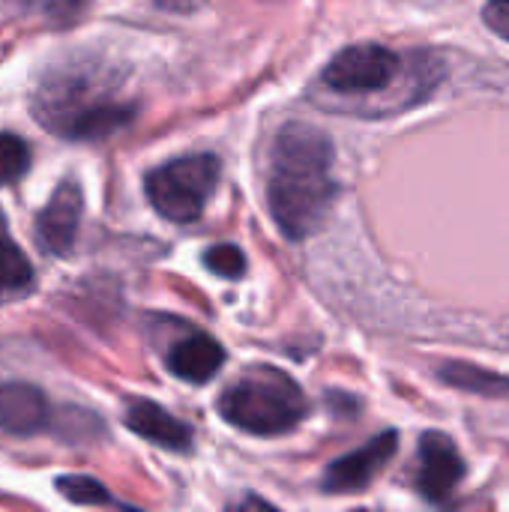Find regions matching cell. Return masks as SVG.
Returning <instances> with one entry per match:
<instances>
[{
  "label": "cell",
  "instance_id": "obj_18",
  "mask_svg": "<svg viewBox=\"0 0 509 512\" xmlns=\"http://www.w3.org/2000/svg\"><path fill=\"white\" fill-rule=\"evenodd\" d=\"M153 3L168 12H192L198 6V0H153Z\"/></svg>",
  "mask_w": 509,
  "mask_h": 512
},
{
  "label": "cell",
  "instance_id": "obj_2",
  "mask_svg": "<svg viewBox=\"0 0 509 512\" xmlns=\"http://www.w3.org/2000/svg\"><path fill=\"white\" fill-rule=\"evenodd\" d=\"M333 141L309 123H288L279 129L270 153L267 207L288 240L312 237L336 198Z\"/></svg>",
  "mask_w": 509,
  "mask_h": 512
},
{
  "label": "cell",
  "instance_id": "obj_13",
  "mask_svg": "<svg viewBox=\"0 0 509 512\" xmlns=\"http://www.w3.org/2000/svg\"><path fill=\"white\" fill-rule=\"evenodd\" d=\"M441 381H447L450 387L468 390V393H480V396H509V378L492 375L480 366H462V363H447L441 366Z\"/></svg>",
  "mask_w": 509,
  "mask_h": 512
},
{
  "label": "cell",
  "instance_id": "obj_19",
  "mask_svg": "<svg viewBox=\"0 0 509 512\" xmlns=\"http://www.w3.org/2000/svg\"><path fill=\"white\" fill-rule=\"evenodd\" d=\"M78 3L81 0H51V9H63V12H78Z\"/></svg>",
  "mask_w": 509,
  "mask_h": 512
},
{
  "label": "cell",
  "instance_id": "obj_8",
  "mask_svg": "<svg viewBox=\"0 0 509 512\" xmlns=\"http://www.w3.org/2000/svg\"><path fill=\"white\" fill-rule=\"evenodd\" d=\"M81 225V189L72 180H63L48 198L45 210L36 216V240L51 255H69Z\"/></svg>",
  "mask_w": 509,
  "mask_h": 512
},
{
  "label": "cell",
  "instance_id": "obj_3",
  "mask_svg": "<svg viewBox=\"0 0 509 512\" xmlns=\"http://www.w3.org/2000/svg\"><path fill=\"white\" fill-rule=\"evenodd\" d=\"M444 69L426 54L405 57L378 42L342 48L321 72L324 90L357 105L360 114H393L420 105L438 87Z\"/></svg>",
  "mask_w": 509,
  "mask_h": 512
},
{
  "label": "cell",
  "instance_id": "obj_15",
  "mask_svg": "<svg viewBox=\"0 0 509 512\" xmlns=\"http://www.w3.org/2000/svg\"><path fill=\"white\" fill-rule=\"evenodd\" d=\"M30 168V147L12 132H0V186H9L24 177Z\"/></svg>",
  "mask_w": 509,
  "mask_h": 512
},
{
  "label": "cell",
  "instance_id": "obj_7",
  "mask_svg": "<svg viewBox=\"0 0 509 512\" xmlns=\"http://www.w3.org/2000/svg\"><path fill=\"white\" fill-rule=\"evenodd\" d=\"M465 480V459L456 450V444L441 432H426L420 438L417 453V477L414 486L429 504H447L459 483Z\"/></svg>",
  "mask_w": 509,
  "mask_h": 512
},
{
  "label": "cell",
  "instance_id": "obj_11",
  "mask_svg": "<svg viewBox=\"0 0 509 512\" xmlns=\"http://www.w3.org/2000/svg\"><path fill=\"white\" fill-rule=\"evenodd\" d=\"M225 366V348L207 336V333H192L180 339L171 354H168V369L186 384H207L219 375Z\"/></svg>",
  "mask_w": 509,
  "mask_h": 512
},
{
  "label": "cell",
  "instance_id": "obj_12",
  "mask_svg": "<svg viewBox=\"0 0 509 512\" xmlns=\"http://www.w3.org/2000/svg\"><path fill=\"white\" fill-rule=\"evenodd\" d=\"M33 285V267L27 255L18 249V243L9 237L6 216L0 213V291L3 294H18Z\"/></svg>",
  "mask_w": 509,
  "mask_h": 512
},
{
  "label": "cell",
  "instance_id": "obj_5",
  "mask_svg": "<svg viewBox=\"0 0 509 512\" xmlns=\"http://www.w3.org/2000/svg\"><path fill=\"white\" fill-rule=\"evenodd\" d=\"M219 186V159L213 153H192L153 168L144 180V192L153 210L174 222L189 225L201 219Z\"/></svg>",
  "mask_w": 509,
  "mask_h": 512
},
{
  "label": "cell",
  "instance_id": "obj_10",
  "mask_svg": "<svg viewBox=\"0 0 509 512\" xmlns=\"http://www.w3.org/2000/svg\"><path fill=\"white\" fill-rule=\"evenodd\" d=\"M51 408L39 387L24 381L0 384V429L18 438L36 435L48 426Z\"/></svg>",
  "mask_w": 509,
  "mask_h": 512
},
{
  "label": "cell",
  "instance_id": "obj_16",
  "mask_svg": "<svg viewBox=\"0 0 509 512\" xmlns=\"http://www.w3.org/2000/svg\"><path fill=\"white\" fill-rule=\"evenodd\" d=\"M204 267L213 270L216 276H225V279H240L246 273V258L237 246L231 243H222V246H210L204 252Z\"/></svg>",
  "mask_w": 509,
  "mask_h": 512
},
{
  "label": "cell",
  "instance_id": "obj_17",
  "mask_svg": "<svg viewBox=\"0 0 509 512\" xmlns=\"http://www.w3.org/2000/svg\"><path fill=\"white\" fill-rule=\"evenodd\" d=\"M483 21L498 33L509 39V0H489L483 9Z\"/></svg>",
  "mask_w": 509,
  "mask_h": 512
},
{
  "label": "cell",
  "instance_id": "obj_4",
  "mask_svg": "<svg viewBox=\"0 0 509 512\" xmlns=\"http://www.w3.org/2000/svg\"><path fill=\"white\" fill-rule=\"evenodd\" d=\"M216 408L234 429L258 438H276L288 435L306 420L309 399L282 369L255 366L240 381L225 387Z\"/></svg>",
  "mask_w": 509,
  "mask_h": 512
},
{
  "label": "cell",
  "instance_id": "obj_14",
  "mask_svg": "<svg viewBox=\"0 0 509 512\" xmlns=\"http://www.w3.org/2000/svg\"><path fill=\"white\" fill-rule=\"evenodd\" d=\"M57 492L66 498V501H72V504H81V507H105V504H114V498H111V492L105 489V483H99V480H93V477H78V474H72V477H60L57 480Z\"/></svg>",
  "mask_w": 509,
  "mask_h": 512
},
{
  "label": "cell",
  "instance_id": "obj_9",
  "mask_svg": "<svg viewBox=\"0 0 509 512\" xmlns=\"http://www.w3.org/2000/svg\"><path fill=\"white\" fill-rule=\"evenodd\" d=\"M123 420L135 435H141L144 441H150L162 450H171V453H189L192 450V429L156 402L129 399Z\"/></svg>",
  "mask_w": 509,
  "mask_h": 512
},
{
  "label": "cell",
  "instance_id": "obj_6",
  "mask_svg": "<svg viewBox=\"0 0 509 512\" xmlns=\"http://www.w3.org/2000/svg\"><path fill=\"white\" fill-rule=\"evenodd\" d=\"M396 450H399V435L393 429L375 435L366 447L336 459L324 471L321 489L327 495H357V492H366L375 483V477L393 462Z\"/></svg>",
  "mask_w": 509,
  "mask_h": 512
},
{
  "label": "cell",
  "instance_id": "obj_1",
  "mask_svg": "<svg viewBox=\"0 0 509 512\" xmlns=\"http://www.w3.org/2000/svg\"><path fill=\"white\" fill-rule=\"evenodd\" d=\"M30 108L45 132L66 141L111 138L138 114V102L126 93L123 78L96 60L51 66L39 78Z\"/></svg>",
  "mask_w": 509,
  "mask_h": 512
}]
</instances>
